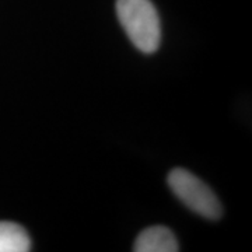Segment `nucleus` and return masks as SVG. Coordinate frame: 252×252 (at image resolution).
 I'll return each instance as SVG.
<instances>
[{"label": "nucleus", "mask_w": 252, "mask_h": 252, "mask_svg": "<svg viewBox=\"0 0 252 252\" xmlns=\"http://www.w3.org/2000/svg\"><path fill=\"white\" fill-rule=\"evenodd\" d=\"M117 14L132 44L143 54H154L161 41L157 10L150 0H117Z\"/></svg>", "instance_id": "1"}, {"label": "nucleus", "mask_w": 252, "mask_h": 252, "mask_svg": "<svg viewBox=\"0 0 252 252\" xmlns=\"http://www.w3.org/2000/svg\"><path fill=\"white\" fill-rule=\"evenodd\" d=\"M168 185L174 195L192 212L209 220H219L223 215L215 192L192 172L184 168L172 170L168 174Z\"/></svg>", "instance_id": "2"}, {"label": "nucleus", "mask_w": 252, "mask_h": 252, "mask_svg": "<svg viewBox=\"0 0 252 252\" xmlns=\"http://www.w3.org/2000/svg\"><path fill=\"white\" fill-rule=\"evenodd\" d=\"M133 251L136 252H177L180 245L170 228L162 225L149 227L136 238Z\"/></svg>", "instance_id": "3"}, {"label": "nucleus", "mask_w": 252, "mask_h": 252, "mask_svg": "<svg viewBox=\"0 0 252 252\" xmlns=\"http://www.w3.org/2000/svg\"><path fill=\"white\" fill-rule=\"evenodd\" d=\"M30 250V235L21 225L0 221V252H27Z\"/></svg>", "instance_id": "4"}]
</instances>
